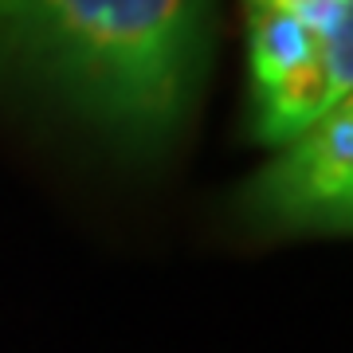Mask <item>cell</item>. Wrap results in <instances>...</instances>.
<instances>
[{"instance_id": "6da1fadb", "label": "cell", "mask_w": 353, "mask_h": 353, "mask_svg": "<svg viewBox=\"0 0 353 353\" xmlns=\"http://www.w3.org/2000/svg\"><path fill=\"white\" fill-rule=\"evenodd\" d=\"M208 0H0V75L126 153L189 122Z\"/></svg>"}, {"instance_id": "7a4b0ae2", "label": "cell", "mask_w": 353, "mask_h": 353, "mask_svg": "<svg viewBox=\"0 0 353 353\" xmlns=\"http://www.w3.org/2000/svg\"><path fill=\"white\" fill-rule=\"evenodd\" d=\"M252 126L287 145L353 90V0H240Z\"/></svg>"}, {"instance_id": "3957f363", "label": "cell", "mask_w": 353, "mask_h": 353, "mask_svg": "<svg viewBox=\"0 0 353 353\" xmlns=\"http://www.w3.org/2000/svg\"><path fill=\"white\" fill-rule=\"evenodd\" d=\"M240 204L267 232H353V90L252 176Z\"/></svg>"}]
</instances>
